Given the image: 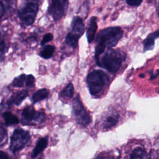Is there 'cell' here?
Instances as JSON below:
<instances>
[{"mask_svg":"<svg viewBox=\"0 0 159 159\" xmlns=\"http://www.w3.org/2000/svg\"><path fill=\"white\" fill-rule=\"evenodd\" d=\"M123 35V31L119 27H109L99 31L96 37L95 47V58L97 61L100 55L106 48H110L117 45Z\"/></svg>","mask_w":159,"mask_h":159,"instance_id":"6da1fadb","label":"cell"},{"mask_svg":"<svg viewBox=\"0 0 159 159\" xmlns=\"http://www.w3.org/2000/svg\"><path fill=\"white\" fill-rule=\"evenodd\" d=\"M123 57L119 50L109 49L96 63L98 66L105 68L112 73H114L120 66Z\"/></svg>","mask_w":159,"mask_h":159,"instance_id":"7a4b0ae2","label":"cell"},{"mask_svg":"<svg viewBox=\"0 0 159 159\" xmlns=\"http://www.w3.org/2000/svg\"><path fill=\"white\" fill-rule=\"evenodd\" d=\"M109 81L108 76L102 70H94L89 73L87 76L86 82L91 94H98Z\"/></svg>","mask_w":159,"mask_h":159,"instance_id":"3957f363","label":"cell"},{"mask_svg":"<svg viewBox=\"0 0 159 159\" xmlns=\"http://www.w3.org/2000/svg\"><path fill=\"white\" fill-rule=\"evenodd\" d=\"M84 32V25L82 19L78 16L74 17L70 30L65 38L66 43L71 47L76 48L78 45V39L83 35Z\"/></svg>","mask_w":159,"mask_h":159,"instance_id":"277c9868","label":"cell"},{"mask_svg":"<svg viewBox=\"0 0 159 159\" xmlns=\"http://www.w3.org/2000/svg\"><path fill=\"white\" fill-rule=\"evenodd\" d=\"M46 115L44 112L37 111L32 106L24 109L21 114V122L23 125H36L45 122Z\"/></svg>","mask_w":159,"mask_h":159,"instance_id":"5b68a950","label":"cell"},{"mask_svg":"<svg viewBox=\"0 0 159 159\" xmlns=\"http://www.w3.org/2000/svg\"><path fill=\"white\" fill-rule=\"evenodd\" d=\"M30 138V136L28 131L20 128L16 129L11 138V151L16 153L22 149L27 145Z\"/></svg>","mask_w":159,"mask_h":159,"instance_id":"8992f818","label":"cell"},{"mask_svg":"<svg viewBox=\"0 0 159 159\" xmlns=\"http://www.w3.org/2000/svg\"><path fill=\"white\" fill-rule=\"evenodd\" d=\"M38 9V4L34 2H29L19 10V17L24 25H30L34 23Z\"/></svg>","mask_w":159,"mask_h":159,"instance_id":"52a82bcc","label":"cell"},{"mask_svg":"<svg viewBox=\"0 0 159 159\" xmlns=\"http://www.w3.org/2000/svg\"><path fill=\"white\" fill-rule=\"evenodd\" d=\"M73 112L76 122L83 127H86L91 122V119L89 115L84 109L79 95H77L73 101Z\"/></svg>","mask_w":159,"mask_h":159,"instance_id":"ba28073f","label":"cell"},{"mask_svg":"<svg viewBox=\"0 0 159 159\" xmlns=\"http://www.w3.org/2000/svg\"><path fill=\"white\" fill-rule=\"evenodd\" d=\"M68 4V1H52L48 6V12L55 20H59L65 16Z\"/></svg>","mask_w":159,"mask_h":159,"instance_id":"9c48e42d","label":"cell"},{"mask_svg":"<svg viewBox=\"0 0 159 159\" xmlns=\"http://www.w3.org/2000/svg\"><path fill=\"white\" fill-rule=\"evenodd\" d=\"M98 28L97 25V17H91L89 22L88 27L87 28V39L89 43L93 42L94 38V35Z\"/></svg>","mask_w":159,"mask_h":159,"instance_id":"30bf717a","label":"cell"},{"mask_svg":"<svg viewBox=\"0 0 159 159\" xmlns=\"http://www.w3.org/2000/svg\"><path fill=\"white\" fill-rule=\"evenodd\" d=\"M157 37H159V29L155 32L149 34L147 37L143 41L144 52L153 49L155 43V39Z\"/></svg>","mask_w":159,"mask_h":159,"instance_id":"8fae6325","label":"cell"},{"mask_svg":"<svg viewBox=\"0 0 159 159\" xmlns=\"http://www.w3.org/2000/svg\"><path fill=\"white\" fill-rule=\"evenodd\" d=\"M28 96V91L27 89H24L22 91H20L17 93H16L15 95L12 96L8 102V105H12L15 104L17 106H19L20 104V103L22 102V101Z\"/></svg>","mask_w":159,"mask_h":159,"instance_id":"7c38bea8","label":"cell"},{"mask_svg":"<svg viewBox=\"0 0 159 159\" xmlns=\"http://www.w3.org/2000/svg\"><path fill=\"white\" fill-rule=\"evenodd\" d=\"M48 143V137H45L43 138H40L37 142L36 145L34 149L32 151V158H35L40 152H42L47 146Z\"/></svg>","mask_w":159,"mask_h":159,"instance_id":"4fadbf2b","label":"cell"},{"mask_svg":"<svg viewBox=\"0 0 159 159\" xmlns=\"http://www.w3.org/2000/svg\"><path fill=\"white\" fill-rule=\"evenodd\" d=\"M119 119V115L116 112L108 115L104 119L103 127L104 129H109L116 125Z\"/></svg>","mask_w":159,"mask_h":159,"instance_id":"5bb4252c","label":"cell"},{"mask_svg":"<svg viewBox=\"0 0 159 159\" xmlns=\"http://www.w3.org/2000/svg\"><path fill=\"white\" fill-rule=\"evenodd\" d=\"M2 117L4 119L5 124L7 126L14 125L19 122L18 117L9 111H6L2 114Z\"/></svg>","mask_w":159,"mask_h":159,"instance_id":"9a60e30c","label":"cell"},{"mask_svg":"<svg viewBox=\"0 0 159 159\" xmlns=\"http://www.w3.org/2000/svg\"><path fill=\"white\" fill-rule=\"evenodd\" d=\"M48 91L45 88L40 89L37 91H36L32 97V101L34 103L39 102L48 96Z\"/></svg>","mask_w":159,"mask_h":159,"instance_id":"2e32d148","label":"cell"},{"mask_svg":"<svg viewBox=\"0 0 159 159\" xmlns=\"http://www.w3.org/2000/svg\"><path fill=\"white\" fill-rule=\"evenodd\" d=\"M147 154L146 151L141 148L137 147L135 148L131 153L130 159H147Z\"/></svg>","mask_w":159,"mask_h":159,"instance_id":"e0dca14e","label":"cell"},{"mask_svg":"<svg viewBox=\"0 0 159 159\" xmlns=\"http://www.w3.org/2000/svg\"><path fill=\"white\" fill-rule=\"evenodd\" d=\"M55 49V47L53 45H46L40 52L39 55L44 59H48L53 55Z\"/></svg>","mask_w":159,"mask_h":159,"instance_id":"ac0fdd59","label":"cell"},{"mask_svg":"<svg viewBox=\"0 0 159 159\" xmlns=\"http://www.w3.org/2000/svg\"><path fill=\"white\" fill-rule=\"evenodd\" d=\"M74 94V87L72 83H69L65 88L60 93V96L63 98L70 99Z\"/></svg>","mask_w":159,"mask_h":159,"instance_id":"d6986e66","label":"cell"},{"mask_svg":"<svg viewBox=\"0 0 159 159\" xmlns=\"http://www.w3.org/2000/svg\"><path fill=\"white\" fill-rule=\"evenodd\" d=\"M26 76H27L25 74H21L19 76L15 78L12 81V85L14 87H17V88L23 86L24 85V83L25 84Z\"/></svg>","mask_w":159,"mask_h":159,"instance_id":"ffe728a7","label":"cell"},{"mask_svg":"<svg viewBox=\"0 0 159 159\" xmlns=\"http://www.w3.org/2000/svg\"><path fill=\"white\" fill-rule=\"evenodd\" d=\"M7 139V134L6 130L0 123V147L6 144Z\"/></svg>","mask_w":159,"mask_h":159,"instance_id":"44dd1931","label":"cell"},{"mask_svg":"<svg viewBox=\"0 0 159 159\" xmlns=\"http://www.w3.org/2000/svg\"><path fill=\"white\" fill-rule=\"evenodd\" d=\"M6 45L4 40L2 38L0 40V61H3L5 57Z\"/></svg>","mask_w":159,"mask_h":159,"instance_id":"7402d4cb","label":"cell"},{"mask_svg":"<svg viewBox=\"0 0 159 159\" xmlns=\"http://www.w3.org/2000/svg\"><path fill=\"white\" fill-rule=\"evenodd\" d=\"M35 78L32 75H29L26 76L25 86L29 88H32L34 86Z\"/></svg>","mask_w":159,"mask_h":159,"instance_id":"603a6c76","label":"cell"},{"mask_svg":"<svg viewBox=\"0 0 159 159\" xmlns=\"http://www.w3.org/2000/svg\"><path fill=\"white\" fill-rule=\"evenodd\" d=\"M53 35L51 34V33H47L46 34L44 35L42 41H41V45H45V43H47V42L51 41L52 39H53Z\"/></svg>","mask_w":159,"mask_h":159,"instance_id":"cb8c5ba5","label":"cell"},{"mask_svg":"<svg viewBox=\"0 0 159 159\" xmlns=\"http://www.w3.org/2000/svg\"><path fill=\"white\" fill-rule=\"evenodd\" d=\"M126 2L129 5L132 6H138L142 2V1H137V0L131 1V0H129V1H127Z\"/></svg>","mask_w":159,"mask_h":159,"instance_id":"d4e9b609","label":"cell"},{"mask_svg":"<svg viewBox=\"0 0 159 159\" xmlns=\"http://www.w3.org/2000/svg\"><path fill=\"white\" fill-rule=\"evenodd\" d=\"M0 159H12L11 158L7 153L2 151H0Z\"/></svg>","mask_w":159,"mask_h":159,"instance_id":"484cf974","label":"cell"},{"mask_svg":"<svg viewBox=\"0 0 159 159\" xmlns=\"http://www.w3.org/2000/svg\"><path fill=\"white\" fill-rule=\"evenodd\" d=\"M4 13V7L1 1H0V19L3 16Z\"/></svg>","mask_w":159,"mask_h":159,"instance_id":"4316f807","label":"cell"},{"mask_svg":"<svg viewBox=\"0 0 159 159\" xmlns=\"http://www.w3.org/2000/svg\"><path fill=\"white\" fill-rule=\"evenodd\" d=\"M96 159H111V158L106 157H99Z\"/></svg>","mask_w":159,"mask_h":159,"instance_id":"83f0119b","label":"cell"},{"mask_svg":"<svg viewBox=\"0 0 159 159\" xmlns=\"http://www.w3.org/2000/svg\"><path fill=\"white\" fill-rule=\"evenodd\" d=\"M157 12H158V16H159V4H158V7H157Z\"/></svg>","mask_w":159,"mask_h":159,"instance_id":"f1b7e54d","label":"cell"},{"mask_svg":"<svg viewBox=\"0 0 159 159\" xmlns=\"http://www.w3.org/2000/svg\"><path fill=\"white\" fill-rule=\"evenodd\" d=\"M2 37V36H1V32H0V39H1Z\"/></svg>","mask_w":159,"mask_h":159,"instance_id":"f546056e","label":"cell"}]
</instances>
